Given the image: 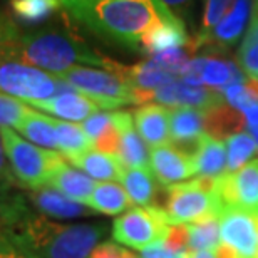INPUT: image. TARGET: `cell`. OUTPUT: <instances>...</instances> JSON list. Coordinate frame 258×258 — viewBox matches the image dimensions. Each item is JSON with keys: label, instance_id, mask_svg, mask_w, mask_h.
Segmentation results:
<instances>
[{"label": "cell", "instance_id": "1", "mask_svg": "<svg viewBox=\"0 0 258 258\" xmlns=\"http://www.w3.org/2000/svg\"><path fill=\"white\" fill-rule=\"evenodd\" d=\"M66 10L97 35L133 49L149 29L174 19L161 0H76Z\"/></svg>", "mask_w": 258, "mask_h": 258}, {"label": "cell", "instance_id": "2", "mask_svg": "<svg viewBox=\"0 0 258 258\" xmlns=\"http://www.w3.org/2000/svg\"><path fill=\"white\" fill-rule=\"evenodd\" d=\"M102 230L96 225H57L29 211L4 233L34 258H89Z\"/></svg>", "mask_w": 258, "mask_h": 258}, {"label": "cell", "instance_id": "3", "mask_svg": "<svg viewBox=\"0 0 258 258\" xmlns=\"http://www.w3.org/2000/svg\"><path fill=\"white\" fill-rule=\"evenodd\" d=\"M15 60L37 67L55 77L77 66H94L112 71L119 67V64L96 54L76 35L55 29H40L22 35Z\"/></svg>", "mask_w": 258, "mask_h": 258}, {"label": "cell", "instance_id": "4", "mask_svg": "<svg viewBox=\"0 0 258 258\" xmlns=\"http://www.w3.org/2000/svg\"><path fill=\"white\" fill-rule=\"evenodd\" d=\"M57 79L64 81L81 94L89 97L102 111H112L127 104H136L134 89L126 77V67L121 64L114 71L77 66L57 76Z\"/></svg>", "mask_w": 258, "mask_h": 258}, {"label": "cell", "instance_id": "5", "mask_svg": "<svg viewBox=\"0 0 258 258\" xmlns=\"http://www.w3.org/2000/svg\"><path fill=\"white\" fill-rule=\"evenodd\" d=\"M0 134L17 184L29 189L47 186L50 174L64 161L62 154L35 146L10 127H0Z\"/></svg>", "mask_w": 258, "mask_h": 258}, {"label": "cell", "instance_id": "6", "mask_svg": "<svg viewBox=\"0 0 258 258\" xmlns=\"http://www.w3.org/2000/svg\"><path fill=\"white\" fill-rule=\"evenodd\" d=\"M221 208L215 191V181L195 178L169 186V200L164 210L169 225H191L210 216H218Z\"/></svg>", "mask_w": 258, "mask_h": 258}, {"label": "cell", "instance_id": "7", "mask_svg": "<svg viewBox=\"0 0 258 258\" xmlns=\"http://www.w3.org/2000/svg\"><path fill=\"white\" fill-rule=\"evenodd\" d=\"M67 86L69 84L49 72L19 60L0 62V92L25 101L27 104L49 99Z\"/></svg>", "mask_w": 258, "mask_h": 258}, {"label": "cell", "instance_id": "8", "mask_svg": "<svg viewBox=\"0 0 258 258\" xmlns=\"http://www.w3.org/2000/svg\"><path fill=\"white\" fill-rule=\"evenodd\" d=\"M169 228L171 225L164 210L156 206H136L114 220L112 236L117 243L143 250L159 240H166Z\"/></svg>", "mask_w": 258, "mask_h": 258}, {"label": "cell", "instance_id": "9", "mask_svg": "<svg viewBox=\"0 0 258 258\" xmlns=\"http://www.w3.org/2000/svg\"><path fill=\"white\" fill-rule=\"evenodd\" d=\"M218 223L221 245L236 258H258V218L235 206H221Z\"/></svg>", "mask_w": 258, "mask_h": 258}, {"label": "cell", "instance_id": "10", "mask_svg": "<svg viewBox=\"0 0 258 258\" xmlns=\"http://www.w3.org/2000/svg\"><path fill=\"white\" fill-rule=\"evenodd\" d=\"M215 191L221 206H235L258 218V159L235 173H225L215 181Z\"/></svg>", "mask_w": 258, "mask_h": 258}, {"label": "cell", "instance_id": "11", "mask_svg": "<svg viewBox=\"0 0 258 258\" xmlns=\"http://www.w3.org/2000/svg\"><path fill=\"white\" fill-rule=\"evenodd\" d=\"M151 101L166 107H193L208 112L225 102L221 91L206 86H189L183 81H173L153 92Z\"/></svg>", "mask_w": 258, "mask_h": 258}, {"label": "cell", "instance_id": "12", "mask_svg": "<svg viewBox=\"0 0 258 258\" xmlns=\"http://www.w3.org/2000/svg\"><path fill=\"white\" fill-rule=\"evenodd\" d=\"M149 168L164 186H174L183 181L195 179V169L191 156L184 151L173 148L171 144H164L151 149Z\"/></svg>", "mask_w": 258, "mask_h": 258}, {"label": "cell", "instance_id": "13", "mask_svg": "<svg viewBox=\"0 0 258 258\" xmlns=\"http://www.w3.org/2000/svg\"><path fill=\"white\" fill-rule=\"evenodd\" d=\"M29 106L37 107L40 111H45L49 114L59 117V119L69 122L86 121L94 112L101 111L96 102H92L89 97L81 94L79 91H76L71 86H67L64 91L57 92V94L49 97V99L29 102Z\"/></svg>", "mask_w": 258, "mask_h": 258}, {"label": "cell", "instance_id": "14", "mask_svg": "<svg viewBox=\"0 0 258 258\" xmlns=\"http://www.w3.org/2000/svg\"><path fill=\"white\" fill-rule=\"evenodd\" d=\"M193 161L195 178L216 181L226 173V146L218 138L205 133L200 138L195 151L189 154Z\"/></svg>", "mask_w": 258, "mask_h": 258}, {"label": "cell", "instance_id": "15", "mask_svg": "<svg viewBox=\"0 0 258 258\" xmlns=\"http://www.w3.org/2000/svg\"><path fill=\"white\" fill-rule=\"evenodd\" d=\"M116 126L119 129V149L117 158L124 168H149L148 144L143 141L139 133L134 129V119L129 112H114Z\"/></svg>", "mask_w": 258, "mask_h": 258}, {"label": "cell", "instance_id": "16", "mask_svg": "<svg viewBox=\"0 0 258 258\" xmlns=\"http://www.w3.org/2000/svg\"><path fill=\"white\" fill-rule=\"evenodd\" d=\"M169 111L171 109L161 104H143L134 112V126L148 146L158 148L171 143Z\"/></svg>", "mask_w": 258, "mask_h": 258}, {"label": "cell", "instance_id": "17", "mask_svg": "<svg viewBox=\"0 0 258 258\" xmlns=\"http://www.w3.org/2000/svg\"><path fill=\"white\" fill-rule=\"evenodd\" d=\"M251 7V0H235L233 7L230 12L221 19V22L208 34H201L198 39L195 40L196 45L201 44H215L218 47H230V45L236 44V40L241 37L248 19Z\"/></svg>", "mask_w": 258, "mask_h": 258}, {"label": "cell", "instance_id": "18", "mask_svg": "<svg viewBox=\"0 0 258 258\" xmlns=\"http://www.w3.org/2000/svg\"><path fill=\"white\" fill-rule=\"evenodd\" d=\"M29 198L40 213L50 216V218L71 220L82 215H89L92 211L86 205L67 198L66 195L50 186H40L37 189H32L29 193Z\"/></svg>", "mask_w": 258, "mask_h": 258}, {"label": "cell", "instance_id": "19", "mask_svg": "<svg viewBox=\"0 0 258 258\" xmlns=\"http://www.w3.org/2000/svg\"><path fill=\"white\" fill-rule=\"evenodd\" d=\"M96 179L87 176L84 171L77 169L71 164L66 163V159L54 169V173L50 174L47 186L55 188L57 191L66 195L67 198L77 201V203L86 205L89 200L91 193L96 188Z\"/></svg>", "mask_w": 258, "mask_h": 258}, {"label": "cell", "instance_id": "20", "mask_svg": "<svg viewBox=\"0 0 258 258\" xmlns=\"http://www.w3.org/2000/svg\"><path fill=\"white\" fill-rule=\"evenodd\" d=\"M69 161L74 164L77 169L84 171L87 176L97 181H119L124 174V164L116 154H109L99 149L92 148L89 151L79 154V156L71 158Z\"/></svg>", "mask_w": 258, "mask_h": 258}, {"label": "cell", "instance_id": "21", "mask_svg": "<svg viewBox=\"0 0 258 258\" xmlns=\"http://www.w3.org/2000/svg\"><path fill=\"white\" fill-rule=\"evenodd\" d=\"M206 112L193 107H173L169 111V134L171 141L183 146L196 148L200 138L205 134ZM195 151V149H193Z\"/></svg>", "mask_w": 258, "mask_h": 258}, {"label": "cell", "instance_id": "22", "mask_svg": "<svg viewBox=\"0 0 258 258\" xmlns=\"http://www.w3.org/2000/svg\"><path fill=\"white\" fill-rule=\"evenodd\" d=\"M184 45H191V40H189L186 30H184L183 22L178 17H174L149 29L143 35L139 49L148 52L149 55H153L161 52V50L184 47Z\"/></svg>", "mask_w": 258, "mask_h": 258}, {"label": "cell", "instance_id": "23", "mask_svg": "<svg viewBox=\"0 0 258 258\" xmlns=\"http://www.w3.org/2000/svg\"><path fill=\"white\" fill-rule=\"evenodd\" d=\"M133 201L129 200L126 189L114 181H101L96 184L86 206L92 211L102 215H122L131 208Z\"/></svg>", "mask_w": 258, "mask_h": 258}, {"label": "cell", "instance_id": "24", "mask_svg": "<svg viewBox=\"0 0 258 258\" xmlns=\"http://www.w3.org/2000/svg\"><path fill=\"white\" fill-rule=\"evenodd\" d=\"M20 134H24L35 146H40L44 149L55 151L57 149V141H55V131H54V117L45 116L42 112H37L34 109H29L27 114L17 127Z\"/></svg>", "mask_w": 258, "mask_h": 258}, {"label": "cell", "instance_id": "25", "mask_svg": "<svg viewBox=\"0 0 258 258\" xmlns=\"http://www.w3.org/2000/svg\"><path fill=\"white\" fill-rule=\"evenodd\" d=\"M121 183L133 205L151 206L154 196V174L151 168H126Z\"/></svg>", "mask_w": 258, "mask_h": 258}, {"label": "cell", "instance_id": "26", "mask_svg": "<svg viewBox=\"0 0 258 258\" xmlns=\"http://www.w3.org/2000/svg\"><path fill=\"white\" fill-rule=\"evenodd\" d=\"M54 131L55 141H57V149L67 159L79 156V154L94 148V144L87 138L82 126H77L74 122L54 119Z\"/></svg>", "mask_w": 258, "mask_h": 258}, {"label": "cell", "instance_id": "27", "mask_svg": "<svg viewBox=\"0 0 258 258\" xmlns=\"http://www.w3.org/2000/svg\"><path fill=\"white\" fill-rule=\"evenodd\" d=\"M243 81H246V77L235 66V62L221 60L216 57H205L203 72H201V82H203V86L221 91L225 86L235 84V82H243Z\"/></svg>", "mask_w": 258, "mask_h": 258}, {"label": "cell", "instance_id": "28", "mask_svg": "<svg viewBox=\"0 0 258 258\" xmlns=\"http://www.w3.org/2000/svg\"><path fill=\"white\" fill-rule=\"evenodd\" d=\"M12 15L25 25H39L50 19L60 7V0H10Z\"/></svg>", "mask_w": 258, "mask_h": 258}, {"label": "cell", "instance_id": "29", "mask_svg": "<svg viewBox=\"0 0 258 258\" xmlns=\"http://www.w3.org/2000/svg\"><path fill=\"white\" fill-rule=\"evenodd\" d=\"M186 238L189 251H215L221 245L218 216L186 225Z\"/></svg>", "mask_w": 258, "mask_h": 258}, {"label": "cell", "instance_id": "30", "mask_svg": "<svg viewBox=\"0 0 258 258\" xmlns=\"http://www.w3.org/2000/svg\"><path fill=\"white\" fill-rule=\"evenodd\" d=\"M226 146V173H235L243 168L256 153V143L250 133L240 131L225 139Z\"/></svg>", "mask_w": 258, "mask_h": 258}, {"label": "cell", "instance_id": "31", "mask_svg": "<svg viewBox=\"0 0 258 258\" xmlns=\"http://www.w3.org/2000/svg\"><path fill=\"white\" fill-rule=\"evenodd\" d=\"M243 124H245V117L240 116L238 111L233 109V107H226L225 104L206 112L205 127L208 129L210 131L208 134H211L213 138L216 136L228 138L230 134L240 133Z\"/></svg>", "mask_w": 258, "mask_h": 258}, {"label": "cell", "instance_id": "32", "mask_svg": "<svg viewBox=\"0 0 258 258\" xmlns=\"http://www.w3.org/2000/svg\"><path fill=\"white\" fill-rule=\"evenodd\" d=\"M238 62L250 79L258 82V15H253L238 50Z\"/></svg>", "mask_w": 258, "mask_h": 258}, {"label": "cell", "instance_id": "33", "mask_svg": "<svg viewBox=\"0 0 258 258\" xmlns=\"http://www.w3.org/2000/svg\"><path fill=\"white\" fill-rule=\"evenodd\" d=\"M29 211L22 195L0 191V231L19 223Z\"/></svg>", "mask_w": 258, "mask_h": 258}, {"label": "cell", "instance_id": "34", "mask_svg": "<svg viewBox=\"0 0 258 258\" xmlns=\"http://www.w3.org/2000/svg\"><path fill=\"white\" fill-rule=\"evenodd\" d=\"M20 39L22 35L19 32L17 25L4 14H0V62L17 59Z\"/></svg>", "mask_w": 258, "mask_h": 258}, {"label": "cell", "instance_id": "35", "mask_svg": "<svg viewBox=\"0 0 258 258\" xmlns=\"http://www.w3.org/2000/svg\"><path fill=\"white\" fill-rule=\"evenodd\" d=\"M29 109L30 107L17 97L0 92V127L17 129Z\"/></svg>", "mask_w": 258, "mask_h": 258}, {"label": "cell", "instance_id": "36", "mask_svg": "<svg viewBox=\"0 0 258 258\" xmlns=\"http://www.w3.org/2000/svg\"><path fill=\"white\" fill-rule=\"evenodd\" d=\"M149 59H151L154 64H158L161 69L171 72V74H174L176 77H181V74L189 62L186 49H183V47H173V49L161 50V52H158V54H153Z\"/></svg>", "mask_w": 258, "mask_h": 258}, {"label": "cell", "instance_id": "37", "mask_svg": "<svg viewBox=\"0 0 258 258\" xmlns=\"http://www.w3.org/2000/svg\"><path fill=\"white\" fill-rule=\"evenodd\" d=\"M112 126H114V112L109 111H97L87 117L86 121H82V129H84V133L92 141V144L99 141Z\"/></svg>", "mask_w": 258, "mask_h": 258}, {"label": "cell", "instance_id": "38", "mask_svg": "<svg viewBox=\"0 0 258 258\" xmlns=\"http://www.w3.org/2000/svg\"><path fill=\"white\" fill-rule=\"evenodd\" d=\"M235 4V0H206L205 15H203V32L208 34L215 29V25L221 22V19L226 15V10Z\"/></svg>", "mask_w": 258, "mask_h": 258}, {"label": "cell", "instance_id": "39", "mask_svg": "<svg viewBox=\"0 0 258 258\" xmlns=\"http://www.w3.org/2000/svg\"><path fill=\"white\" fill-rule=\"evenodd\" d=\"M15 183L17 181H15L14 173H12V169H10L9 158H7V153H5V146H4V139H2V134H0V191L9 193Z\"/></svg>", "mask_w": 258, "mask_h": 258}, {"label": "cell", "instance_id": "40", "mask_svg": "<svg viewBox=\"0 0 258 258\" xmlns=\"http://www.w3.org/2000/svg\"><path fill=\"white\" fill-rule=\"evenodd\" d=\"M0 258H34L29 251H25L22 246L0 231Z\"/></svg>", "mask_w": 258, "mask_h": 258}, {"label": "cell", "instance_id": "41", "mask_svg": "<svg viewBox=\"0 0 258 258\" xmlns=\"http://www.w3.org/2000/svg\"><path fill=\"white\" fill-rule=\"evenodd\" d=\"M179 255L186 253H178L171 246L166 243V240H159L156 243L146 246L141 250V258H178Z\"/></svg>", "mask_w": 258, "mask_h": 258}, {"label": "cell", "instance_id": "42", "mask_svg": "<svg viewBox=\"0 0 258 258\" xmlns=\"http://www.w3.org/2000/svg\"><path fill=\"white\" fill-rule=\"evenodd\" d=\"M129 251L121 245H116L112 241H104V243L97 245L89 258H126Z\"/></svg>", "mask_w": 258, "mask_h": 258}, {"label": "cell", "instance_id": "43", "mask_svg": "<svg viewBox=\"0 0 258 258\" xmlns=\"http://www.w3.org/2000/svg\"><path fill=\"white\" fill-rule=\"evenodd\" d=\"M241 114L245 117V124L248 127V133L251 134V138L255 139L256 148H258V101L253 102L250 107H246Z\"/></svg>", "mask_w": 258, "mask_h": 258}, {"label": "cell", "instance_id": "44", "mask_svg": "<svg viewBox=\"0 0 258 258\" xmlns=\"http://www.w3.org/2000/svg\"><path fill=\"white\" fill-rule=\"evenodd\" d=\"M161 2L166 5V7H174V5H181L184 2H188V0H161Z\"/></svg>", "mask_w": 258, "mask_h": 258}, {"label": "cell", "instance_id": "45", "mask_svg": "<svg viewBox=\"0 0 258 258\" xmlns=\"http://www.w3.org/2000/svg\"><path fill=\"white\" fill-rule=\"evenodd\" d=\"M60 2H62V5H64V9L67 7V5H71V4H74L76 0H60Z\"/></svg>", "mask_w": 258, "mask_h": 258}, {"label": "cell", "instance_id": "46", "mask_svg": "<svg viewBox=\"0 0 258 258\" xmlns=\"http://www.w3.org/2000/svg\"><path fill=\"white\" fill-rule=\"evenodd\" d=\"M253 15H258V0H255V9H253Z\"/></svg>", "mask_w": 258, "mask_h": 258}, {"label": "cell", "instance_id": "47", "mask_svg": "<svg viewBox=\"0 0 258 258\" xmlns=\"http://www.w3.org/2000/svg\"><path fill=\"white\" fill-rule=\"evenodd\" d=\"M126 258H141V256H136V255H133V253H129Z\"/></svg>", "mask_w": 258, "mask_h": 258}, {"label": "cell", "instance_id": "48", "mask_svg": "<svg viewBox=\"0 0 258 258\" xmlns=\"http://www.w3.org/2000/svg\"><path fill=\"white\" fill-rule=\"evenodd\" d=\"M189 256V253H186V255H179L178 258H188Z\"/></svg>", "mask_w": 258, "mask_h": 258}]
</instances>
